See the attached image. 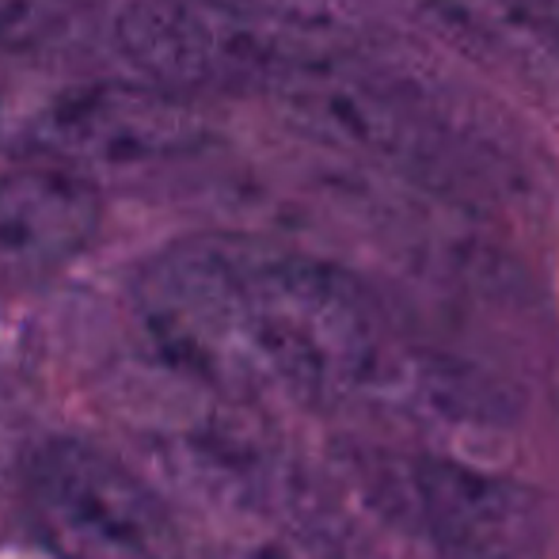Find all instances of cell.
<instances>
[{
	"mask_svg": "<svg viewBox=\"0 0 559 559\" xmlns=\"http://www.w3.org/2000/svg\"><path fill=\"white\" fill-rule=\"evenodd\" d=\"M138 317L164 358L228 392L301 404L389 400L464 412L468 377L392 332L350 271L248 236H191L148 259Z\"/></svg>",
	"mask_w": 559,
	"mask_h": 559,
	"instance_id": "obj_1",
	"label": "cell"
},
{
	"mask_svg": "<svg viewBox=\"0 0 559 559\" xmlns=\"http://www.w3.org/2000/svg\"><path fill=\"white\" fill-rule=\"evenodd\" d=\"M338 31L263 0H133L115 43L148 84L199 92H271L289 69L338 43Z\"/></svg>",
	"mask_w": 559,
	"mask_h": 559,
	"instance_id": "obj_2",
	"label": "cell"
},
{
	"mask_svg": "<svg viewBox=\"0 0 559 559\" xmlns=\"http://www.w3.org/2000/svg\"><path fill=\"white\" fill-rule=\"evenodd\" d=\"M266 96L297 133L350 156L438 171L464 153L461 118L419 76L346 38L289 69Z\"/></svg>",
	"mask_w": 559,
	"mask_h": 559,
	"instance_id": "obj_3",
	"label": "cell"
},
{
	"mask_svg": "<svg viewBox=\"0 0 559 559\" xmlns=\"http://www.w3.org/2000/svg\"><path fill=\"white\" fill-rule=\"evenodd\" d=\"M31 502L61 559H183L164 502L88 442L61 438L35 456Z\"/></svg>",
	"mask_w": 559,
	"mask_h": 559,
	"instance_id": "obj_4",
	"label": "cell"
},
{
	"mask_svg": "<svg viewBox=\"0 0 559 559\" xmlns=\"http://www.w3.org/2000/svg\"><path fill=\"white\" fill-rule=\"evenodd\" d=\"M373 491L400 530L438 559H530L537 507L518 484L435 453L392 456L373 468Z\"/></svg>",
	"mask_w": 559,
	"mask_h": 559,
	"instance_id": "obj_5",
	"label": "cell"
},
{
	"mask_svg": "<svg viewBox=\"0 0 559 559\" xmlns=\"http://www.w3.org/2000/svg\"><path fill=\"white\" fill-rule=\"evenodd\" d=\"M206 122L187 96L160 84H88L61 92L27 126V145L38 156L96 168L171 160L202 145Z\"/></svg>",
	"mask_w": 559,
	"mask_h": 559,
	"instance_id": "obj_6",
	"label": "cell"
},
{
	"mask_svg": "<svg viewBox=\"0 0 559 559\" xmlns=\"http://www.w3.org/2000/svg\"><path fill=\"white\" fill-rule=\"evenodd\" d=\"M104 194L84 168L31 156L0 171V274L46 278L99 233Z\"/></svg>",
	"mask_w": 559,
	"mask_h": 559,
	"instance_id": "obj_7",
	"label": "cell"
},
{
	"mask_svg": "<svg viewBox=\"0 0 559 559\" xmlns=\"http://www.w3.org/2000/svg\"><path fill=\"white\" fill-rule=\"evenodd\" d=\"M419 4L442 23L449 38L487 61L537 73L548 58H556L548 38L533 27L518 0H419Z\"/></svg>",
	"mask_w": 559,
	"mask_h": 559,
	"instance_id": "obj_8",
	"label": "cell"
},
{
	"mask_svg": "<svg viewBox=\"0 0 559 559\" xmlns=\"http://www.w3.org/2000/svg\"><path fill=\"white\" fill-rule=\"evenodd\" d=\"M88 0H0V50L38 53L81 31Z\"/></svg>",
	"mask_w": 559,
	"mask_h": 559,
	"instance_id": "obj_9",
	"label": "cell"
},
{
	"mask_svg": "<svg viewBox=\"0 0 559 559\" xmlns=\"http://www.w3.org/2000/svg\"><path fill=\"white\" fill-rule=\"evenodd\" d=\"M525 8V15L533 20V27L548 38V46L559 53V0H518Z\"/></svg>",
	"mask_w": 559,
	"mask_h": 559,
	"instance_id": "obj_10",
	"label": "cell"
}]
</instances>
